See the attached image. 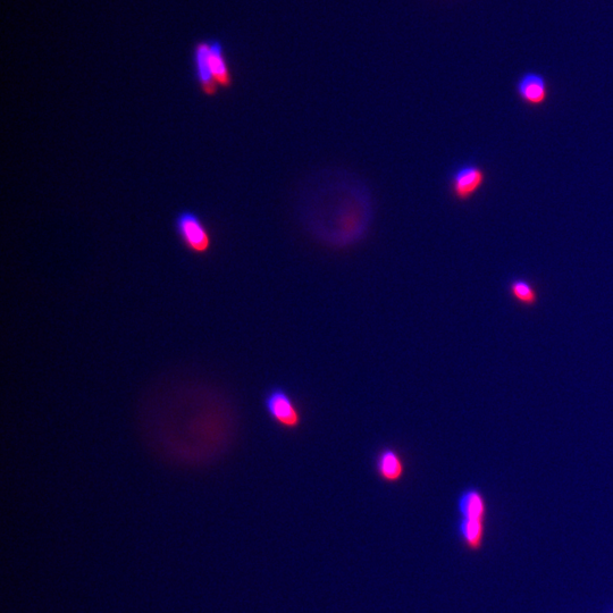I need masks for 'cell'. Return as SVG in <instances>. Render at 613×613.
<instances>
[{"instance_id":"5","label":"cell","mask_w":613,"mask_h":613,"mask_svg":"<svg viewBox=\"0 0 613 613\" xmlns=\"http://www.w3.org/2000/svg\"><path fill=\"white\" fill-rule=\"evenodd\" d=\"M516 92L525 104L542 106L549 97L548 80L541 73L526 72L517 81Z\"/></svg>"},{"instance_id":"9","label":"cell","mask_w":613,"mask_h":613,"mask_svg":"<svg viewBox=\"0 0 613 613\" xmlns=\"http://www.w3.org/2000/svg\"><path fill=\"white\" fill-rule=\"evenodd\" d=\"M508 290L510 297L520 306L532 308L539 304V292L529 281L524 279L512 280Z\"/></svg>"},{"instance_id":"1","label":"cell","mask_w":613,"mask_h":613,"mask_svg":"<svg viewBox=\"0 0 613 613\" xmlns=\"http://www.w3.org/2000/svg\"><path fill=\"white\" fill-rule=\"evenodd\" d=\"M174 230L182 246L192 255L206 256L213 248L212 232L196 212L186 209L178 213Z\"/></svg>"},{"instance_id":"4","label":"cell","mask_w":613,"mask_h":613,"mask_svg":"<svg viewBox=\"0 0 613 613\" xmlns=\"http://www.w3.org/2000/svg\"><path fill=\"white\" fill-rule=\"evenodd\" d=\"M485 173L476 165L461 166L452 175L451 190L452 195L459 201H467L473 198L478 190L483 187Z\"/></svg>"},{"instance_id":"2","label":"cell","mask_w":613,"mask_h":613,"mask_svg":"<svg viewBox=\"0 0 613 613\" xmlns=\"http://www.w3.org/2000/svg\"><path fill=\"white\" fill-rule=\"evenodd\" d=\"M264 408L268 417L284 430H297L301 426L302 416L297 403L291 394L280 386L266 392Z\"/></svg>"},{"instance_id":"6","label":"cell","mask_w":613,"mask_h":613,"mask_svg":"<svg viewBox=\"0 0 613 613\" xmlns=\"http://www.w3.org/2000/svg\"><path fill=\"white\" fill-rule=\"evenodd\" d=\"M375 470L383 482L397 484L406 474L405 460L396 449L384 448L377 453Z\"/></svg>"},{"instance_id":"8","label":"cell","mask_w":613,"mask_h":613,"mask_svg":"<svg viewBox=\"0 0 613 613\" xmlns=\"http://www.w3.org/2000/svg\"><path fill=\"white\" fill-rule=\"evenodd\" d=\"M458 534L468 550H481L485 535V519L460 517Z\"/></svg>"},{"instance_id":"7","label":"cell","mask_w":613,"mask_h":613,"mask_svg":"<svg viewBox=\"0 0 613 613\" xmlns=\"http://www.w3.org/2000/svg\"><path fill=\"white\" fill-rule=\"evenodd\" d=\"M209 64L218 88L228 90L233 86V74L221 40H209Z\"/></svg>"},{"instance_id":"3","label":"cell","mask_w":613,"mask_h":613,"mask_svg":"<svg viewBox=\"0 0 613 613\" xmlns=\"http://www.w3.org/2000/svg\"><path fill=\"white\" fill-rule=\"evenodd\" d=\"M193 73L199 90L206 97H215L218 94L217 83L213 77L211 64H209V40H200L193 47L192 52Z\"/></svg>"}]
</instances>
